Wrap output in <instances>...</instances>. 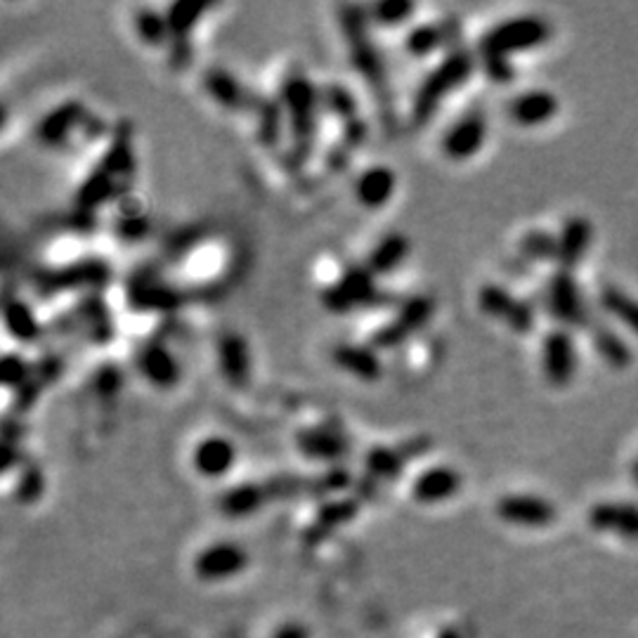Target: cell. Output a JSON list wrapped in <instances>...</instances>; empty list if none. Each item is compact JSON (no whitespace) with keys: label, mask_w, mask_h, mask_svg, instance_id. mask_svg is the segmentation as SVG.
Returning a JSON list of instances; mask_svg holds the SVG:
<instances>
[{"label":"cell","mask_w":638,"mask_h":638,"mask_svg":"<svg viewBox=\"0 0 638 638\" xmlns=\"http://www.w3.org/2000/svg\"><path fill=\"white\" fill-rule=\"evenodd\" d=\"M338 24H341L345 45H348L350 62L357 74L364 78L374 100L383 109V119L390 123L393 119V95H390V78L381 50L376 48L369 31V12L357 5H343L338 10Z\"/></svg>","instance_id":"6da1fadb"},{"label":"cell","mask_w":638,"mask_h":638,"mask_svg":"<svg viewBox=\"0 0 638 638\" xmlns=\"http://www.w3.org/2000/svg\"><path fill=\"white\" fill-rule=\"evenodd\" d=\"M475 69V57L464 48L449 50L442 62L435 67L431 74L421 81V86L416 88L414 102H412V123L416 128L426 126L433 119L435 112L440 109V104L447 100L449 93L466 86L468 78L473 76Z\"/></svg>","instance_id":"7a4b0ae2"},{"label":"cell","mask_w":638,"mask_h":638,"mask_svg":"<svg viewBox=\"0 0 638 638\" xmlns=\"http://www.w3.org/2000/svg\"><path fill=\"white\" fill-rule=\"evenodd\" d=\"M282 107L286 112V121L291 128V149L298 164L308 161L315 145L317 114L322 107V95L312 86V81L303 71L289 74L282 83Z\"/></svg>","instance_id":"3957f363"},{"label":"cell","mask_w":638,"mask_h":638,"mask_svg":"<svg viewBox=\"0 0 638 638\" xmlns=\"http://www.w3.org/2000/svg\"><path fill=\"white\" fill-rule=\"evenodd\" d=\"M133 173V152H130V133L128 128L116 130L112 147L102 156L100 166L88 175L81 185L76 204L81 211H95L97 206L112 201L121 192V182Z\"/></svg>","instance_id":"277c9868"},{"label":"cell","mask_w":638,"mask_h":638,"mask_svg":"<svg viewBox=\"0 0 638 638\" xmlns=\"http://www.w3.org/2000/svg\"><path fill=\"white\" fill-rule=\"evenodd\" d=\"M549 36H551V24L539 15L504 19V22L492 26V29L480 38V45H478L480 60H483V57L509 60V55H516V52L539 48V45L549 41Z\"/></svg>","instance_id":"5b68a950"},{"label":"cell","mask_w":638,"mask_h":638,"mask_svg":"<svg viewBox=\"0 0 638 638\" xmlns=\"http://www.w3.org/2000/svg\"><path fill=\"white\" fill-rule=\"evenodd\" d=\"M379 298L381 296L376 291L374 275H371L367 265H360V268H348L338 277V282L324 289L322 303L334 315H345V312H353L357 308H367Z\"/></svg>","instance_id":"8992f818"},{"label":"cell","mask_w":638,"mask_h":638,"mask_svg":"<svg viewBox=\"0 0 638 638\" xmlns=\"http://www.w3.org/2000/svg\"><path fill=\"white\" fill-rule=\"evenodd\" d=\"M478 308L487 317L501 319L516 334H530L535 329V310H532V305L520 301L509 289L499 284H485L478 291Z\"/></svg>","instance_id":"52a82bcc"},{"label":"cell","mask_w":638,"mask_h":638,"mask_svg":"<svg viewBox=\"0 0 638 638\" xmlns=\"http://www.w3.org/2000/svg\"><path fill=\"white\" fill-rule=\"evenodd\" d=\"M546 308L568 327H589V310L570 270H558L546 284Z\"/></svg>","instance_id":"ba28073f"},{"label":"cell","mask_w":638,"mask_h":638,"mask_svg":"<svg viewBox=\"0 0 638 638\" xmlns=\"http://www.w3.org/2000/svg\"><path fill=\"white\" fill-rule=\"evenodd\" d=\"M431 315H433V303L428 301V298L423 296L409 298V301L400 305V310H397L393 322H388L386 327H381L374 336H371V345L379 350L397 348V345L405 343L409 336L423 329V324L431 319Z\"/></svg>","instance_id":"9c48e42d"},{"label":"cell","mask_w":638,"mask_h":638,"mask_svg":"<svg viewBox=\"0 0 638 638\" xmlns=\"http://www.w3.org/2000/svg\"><path fill=\"white\" fill-rule=\"evenodd\" d=\"M182 303L180 291L156 270H140L128 282V305L135 310H175Z\"/></svg>","instance_id":"30bf717a"},{"label":"cell","mask_w":638,"mask_h":638,"mask_svg":"<svg viewBox=\"0 0 638 638\" xmlns=\"http://www.w3.org/2000/svg\"><path fill=\"white\" fill-rule=\"evenodd\" d=\"M542 371L551 386H568L577 371V348L570 331L553 329L542 341Z\"/></svg>","instance_id":"8fae6325"},{"label":"cell","mask_w":638,"mask_h":638,"mask_svg":"<svg viewBox=\"0 0 638 638\" xmlns=\"http://www.w3.org/2000/svg\"><path fill=\"white\" fill-rule=\"evenodd\" d=\"M487 140V121L480 112H468L442 135L440 147L449 161H468L480 152Z\"/></svg>","instance_id":"7c38bea8"},{"label":"cell","mask_w":638,"mask_h":638,"mask_svg":"<svg viewBox=\"0 0 638 638\" xmlns=\"http://www.w3.org/2000/svg\"><path fill=\"white\" fill-rule=\"evenodd\" d=\"M109 279V270L102 260H83L62 270H48L36 277V286L45 294H60L69 289H83V286H102Z\"/></svg>","instance_id":"4fadbf2b"},{"label":"cell","mask_w":638,"mask_h":638,"mask_svg":"<svg viewBox=\"0 0 638 638\" xmlns=\"http://www.w3.org/2000/svg\"><path fill=\"white\" fill-rule=\"evenodd\" d=\"M497 516L509 525L546 527L556 520V506L535 494H506L497 501Z\"/></svg>","instance_id":"5bb4252c"},{"label":"cell","mask_w":638,"mask_h":638,"mask_svg":"<svg viewBox=\"0 0 638 638\" xmlns=\"http://www.w3.org/2000/svg\"><path fill=\"white\" fill-rule=\"evenodd\" d=\"M296 447L301 457L312 461H338L348 454V438L338 426L319 423L296 433Z\"/></svg>","instance_id":"9a60e30c"},{"label":"cell","mask_w":638,"mask_h":638,"mask_svg":"<svg viewBox=\"0 0 638 638\" xmlns=\"http://www.w3.org/2000/svg\"><path fill=\"white\" fill-rule=\"evenodd\" d=\"M138 371L159 390H171L182 379V367L171 348L161 341H149L138 353Z\"/></svg>","instance_id":"2e32d148"},{"label":"cell","mask_w":638,"mask_h":638,"mask_svg":"<svg viewBox=\"0 0 638 638\" xmlns=\"http://www.w3.org/2000/svg\"><path fill=\"white\" fill-rule=\"evenodd\" d=\"M218 369L232 388H246L251 383V350L237 331H225L218 338Z\"/></svg>","instance_id":"e0dca14e"},{"label":"cell","mask_w":638,"mask_h":638,"mask_svg":"<svg viewBox=\"0 0 638 638\" xmlns=\"http://www.w3.org/2000/svg\"><path fill=\"white\" fill-rule=\"evenodd\" d=\"M246 563H249V556L242 551V546L232 542H220L206 546V549L199 553L197 561H194V570H197V575L201 579H206V582H218V579L239 575Z\"/></svg>","instance_id":"ac0fdd59"},{"label":"cell","mask_w":638,"mask_h":638,"mask_svg":"<svg viewBox=\"0 0 638 638\" xmlns=\"http://www.w3.org/2000/svg\"><path fill=\"white\" fill-rule=\"evenodd\" d=\"M88 112L81 102H64L57 109H52L48 116H43L36 126V138L45 147H62L69 140V135L76 128L86 126Z\"/></svg>","instance_id":"d6986e66"},{"label":"cell","mask_w":638,"mask_h":638,"mask_svg":"<svg viewBox=\"0 0 638 638\" xmlns=\"http://www.w3.org/2000/svg\"><path fill=\"white\" fill-rule=\"evenodd\" d=\"M234 461H237V447L223 435H208L194 447L192 454L194 471L208 480H218L230 473Z\"/></svg>","instance_id":"ffe728a7"},{"label":"cell","mask_w":638,"mask_h":638,"mask_svg":"<svg viewBox=\"0 0 638 638\" xmlns=\"http://www.w3.org/2000/svg\"><path fill=\"white\" fill-rule=\"evenodd\" d=\"M589 523L598 532L638 542V506L631 501H605L589 513Z\"/></svg>","instance_id":"44dd1931"},{"label":"cell","mask_w":638,"mask_h":638,"mask_svg":"<svg viewBox=\"0 0 638 638\" xmlns=\"http://www.w3.org/2000/svg\"><path fill=\"white\" fill-rule=\"evenodd\" d=\"M201 83H204V90L211 95V100L218 102L223 109H230V112L253 109V102H256V97H253L249 90L237 81V76L230 74L227 69H206L204 76H201Z\"/></svg>","instance_id":"7402d4cb"},{"label":"cell","mask_w":638,"mask_h":638,"mask_svg":"<svg viewBox=\"0 0 638 638\" xmlns=\"http://www.w3.org/2000/svg\"><path fill=\"white\" fill-rule=\"evenodd\" d=\"M331 360L338 369H343L345 374H353L360 381L374 383L381 381L383 376V364L381 357L376 355L374 345H360V343H338L331 350Z\"/></svg>","instance_id":"603a6c76"},{"label":"cell","mask_w":638,"mask_h":638,"mask_svg":"<svg viewBox=\"0 0 638 638\" xmlns=\"http://www.w3.org/2000/svg\"><path fill=\"white\" fill-rule=\"evenodd\" d=\"M461 490L459 471L449 466H431L421 471L412 483V497L419 504H442Z\"/></svg>","instance_id":"cb8c5ba5"},{"label":"cell","mask_w":638,"mask_h":638,"mask_svg":"<svg viewBox=\"0 0 638 638\" xmlns=\"http://www.w3.org/2000/svg\"><path fill=\"white\" fill-rule=\"evenodd\" d=\"M558 107V97L549 90H525L511 100L509 116L518 126L537 128L549 123L558 114Z\"/></svg>","instance_id":"d4e9b609"},{"label":"cell","mask_w":638,"mask_h":638,"mask_svg":"<svg viewBox=\"0 0 638 638\" xmlns=\"http://www.w3.org/2000/svg\"><path fill=\"white\" fill-rule=\"evenodd\" d=\"M397 187V175L393 168L376 164L369 166L367 171L360 173V178L355 180V197L364 208L369 211H379L393 199Z\"/></svg>","instance_id":"484cf974"},{"label":"cell","mask_w":638,"mask_h":638,"mask_svg":"<svg viewBox=\"0 0 638 638\" xmlns=\"http://www.w3.org/2000/svg\"><path fill=\"white\" fill-rule=\"evenodd\" d=\"M265 504H268V494L263 483H239L225 490L218 499V509L227 518L253 516Z\"/></svg>","instance_id":"4316f807"},{"label":"cell","mask_w":638,"mask_h":638,"mask_svg":"<svg viewBox=\"0 0 638 638\" xmlns=\"http://www.w3.org/2000/svg\"><path fill=\"white\" fill-rule=\"evenodd\" d=\"M409 256V239L405 234L393 232L386 234L379 244L374 246L367 258V268L374 277H386L393 275L395 270L402 268Z\"/></svg>","instance_id":"83f0119b"},{"label":"cell","mask_w":638,"mask_h":638,"mask_svg":"<svg viewBox=\"0 0 638 638\" xmlns=\"http://www.w3.org/2000/svg\"><path fill=\"white\" fill-rule=\"evenodd\" d=\"M591 223L584 218H570L563 225V232L558 234V263L563 265V270L575 268V265L587 256L591 246Z\"/></svg>","instance_id":"f1b7e54d"},{"label":"cell","mask_w":638,"mask_h":638,"mask_svg":"<svg viewBox=\"0 0 638 638\" xmlns=\"http://www.w3.org/2000/svg\"><path fill=\"white\" fill-rule=\"evenodd\" d=\"M3 317H5V329H8V334L12 338H17L19 343H36L43 334L34 310H31V305L22 301V298L17 296L5 298Z\"/></svg>","instance_id":"f546056e"},{"label":"cell","mask_w":638,"mask_h":638,"mask_svg":"<svg viewBox=\"0 0 638 638\" xmlns=\"http://www.w3.org/2000/svg\"><path fill=\"white\" fill-rule=\"evenodd\" d=\"M78 322L86 329V334L93 338V343H109L114 336V322L109 315L107 305H104L100 294H90L78 305Z\"/></svg>","instance_id":"4dcf8cb0"},{"label":"cell","mask_w":638,"mask_h":638,"mask_svg":"<svg viewBox=\"0 0 638 638\" xmlns=\"http://www.w3.org/2000/svg\"><path fill=\"white\" fill-rule=\"evenodd\" d=\"M211 10V5L206 3H190V0H180V3L168 5L166 10V24L171 41H192L194 26L199 24V19Z\"/></svg>","instance_id":"1f68e13d"},{"label":"cell","mask_w":638,"mask_h":638,"mask_svg":"<svg viewBox=\"0 0 638 638\" xmlns=\"http://www.w3.org/2000/svg\"><path fill=\"white\" fill-rule=\"evenodd\" d=\"M447 43V31L438 24H416L407 31L405 50L414 60H426Z\"/></svg>","instance_id":"d6a6232c"},{"label":"cell","mask_w":638,"mask_h":638,"mask_svg":"<svg viewBox=\"0 0 638 638\" xmlns=\"http://www.w3.org/2000/svg\"><path fill=\"white\" fill-rule=\"evenodd\" d=\"M601 305L610 317H615L617 322H622L638 336V298L629 296L627 291L617 289V286H603Z\"/></svg>","instance_id":"836d02e7"},{"label":"cell","mask_w":638,"mask_h":638,"mask_svg":"<svg viewBox=\"0 0 638 638\" xmlns=\"http://www.w3.org/2000/svg\"><path fill=\"white\" fill-rule=\"evenodd\" d=\"M591 331H594V336H591L594 338V348L598 350V355H601L603 360L610 364V367H615V369L629 367L631 360H634V353H631L629 345L624 343L613 329L591 327Z\"/></svg>","instance_id":"e575fe53"},{"label":"cell","mask_w":638,"mask_h":638,"mask_svg":"<svg viewBox=\"0 0 638 638\" xmlns=\"http://www.w3.org/2000/svg\"><path fill=\"white\" fill-rule=\"evenodd\" d=\"M253 109H256V119H258V140L263 145L275 147L279 138H282L284 130V107L279 102L272 100H258L253 102Z\"/></svg>","instance_id":"d590c367"},{"label":"cell","mask_w":638,"mask_h":638,"mask_svg":"<svg viewBox=\"0 0 638 638\" xmlns=\"http://www.w3.org/2000/svg\"><path fill=\"white\" fill-rule=\"evenodd\" d=\"M407 454L393 447H371L367 454V473L374 480H395L405 468Z\"/></svg>","instance_id":"8d00e7d4"},{"label":"cell","mask_w":638,"mask_h":638,"mask_svg":"<svg viewBox=\"0 0 638 638\" xmlns=\"http://www.w3.org/2000/svg\"><path fill=\"white\" fill-rule=\"evenodd\" d=\"M135 31H138L140 41L145 45H152V48H161V45L171 43L166 15H161V12L152 8H140L135 12Z\"/></svg>","instance_id":"74e56055"},{"label":"cell","mask_w":638,"mask_h":638,"mask_svg":"<svg viewBox=\"0 0 638 638\" xmlns=\"http://www.w3.org/2000/svg\"><path fill=\"white\" fill-rule=\"evenodd\" d=\"M369 12V22L383 26V29H397V26L407 24L416 12V5L407 0H383L376 3Z\"/></svg>","instance_id":"f35d334b"},{"label":"cell","mask_w":638,"mask_h":638,"mask_svg":"<svg viewBox=\"0 0 638 638\" xmlns=\"http://www.w3.org/2000/svg\"><path fill=\"white\" fill-rule=\"evenodd\" d=\"M322 104L329 109L331 114L338 116V119L350 121V119H357V102L355 97L350 95V90L345 86H338V83H331V86H327L322 90Z\"/></svg>","instance_id":"ab89813d"},{"label":"cell","mask_w":638,"mask_h":638,"mask_svg":"<svg viewBox=\"0 0 638 638\" xmlns=\"http://www.w3.org/2000/svg\"><path fill=\"white\" fill-rule=\"evenodd\" d=\"M520 251L532 260H546V258H558V237H551L546 232H527L520 242Z\"/></svg>","instance_id":"60d3db41"},{"label":"cell","mask_w":638,"mask_h":638,"mask_svg":"<svg viewBox=\"0 0 638 638\" xmlns=\"http://www.w3.org/2000/svg\"><path fill=\"white\" fill-rule=\"evenodd\" d=\"M95 393L104 402H114L123 388V371L116 364H104L95 374Z\"/></svg>","instance_id":"b9f144b4"},{"label":"cell","mask_w":638,"mask_h":638,"mask_svg":"<svg viewBox=\"0 0 638 638\" xmlns=\"http://www.w3.org/2000/svg\"><path fill=\"white\" fill-rule=\"evenodd\" d=\"M34 371H31V364L24 360L22 355H15V353H8L3 360V383L5 388H24L26 383H29L31 379H34Z\"/></svg>","instance_id":"7bdbcfd3"},{"label":"cell","mask_w":638,"mask_h":638,"mask_svg":"<svg viewBox=\"0 0 638 638\" xmlns=\"http://www.w3.org/2000/svg\"><path fill=\"white\" fill-rule=\"evenodd\" d=\"M116 232L126 242H135V239H142L149 232V220L138 211H126L116 220Z\"/></svg>","instance_id":"ee69618b"},{"label":"cell","mask_w":638,"mask_h":638,"mask_svg":"<svg viewBox=\"0 0 638 638\" xmlns=\"http://www.w3.org/2000/svg\"><path fill=\"white\" fill-rule=\"evenodd\" d=\"M43 490V475L41 468H26L22 475V483L17 485V497L22 501H34L36 497H41Z\"/></svg>","instance_id":"f6af8a7d"},{"label":"cell","mask_w":638,"mask_h":638,"mask_svg":"<svg viewBox=\"0 0 638 638\" xmlns=\"http://www.w3.org/2000/svg\"><path fill=\"white\" fill-rule=\"evenodd\" d=\"M485 74L494 83H511L513 81V64L511 60H499V57H483Z\"/></svg>","instance_id":"bcb514c9"},{"label":"cell","mask_w":638,"mask_h":638,"mask_svg":"<svg viewBox=\"0 0 638 638\" xmlns=\"http://www.w3.org/2000/svg\"><path fill=\"white\" fill-rule=\"evenodd\" d=\"M364 140H367V123H364L360 116L343 123V147L345 149L360 147Z\"/></svg>","instance_id":"7dc6e473"},{"label":"cell","mask_w":638,"mask_h":638,"mask_svg":"<svg viewBox=\"0 0 638 638\" xmlns=\"http://www.w3.org/2000/svg\"><path fill=\"white\" fill-rule=\"evenodd\" d=\"M277 638H305V631L301 627H286L279 631Z\"/></svg>","instance_id":"c3c4849f"},{"label":"cell","mask_w":638,"mask_h":638,"mask_svg":"<svg viewBox=\"0 0 638 638\" xmlns=\"http://www.w3.org/2000/svg\"><path fill=\"white\" fill-rule=\"evenodd\" d=\"M440 638H459L457 631H447V634H442Z\"/></svg>","instance_id":"681fc988"},{"label":"cell","mask_w":638,"mask_h":638,"mask_svg":"<svg viewBox=\"0 0 638 638\" xmlns=\"http://www.w3.org/2000/svg\"><path fill=\"white\" fill-rule=\"evenodd\" d=\"M631 475H634V483L638 485V459H636V464H634V471H631Z\"/></svg>","instance_id":"f907efd6"}]
</instances>
